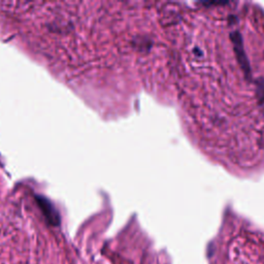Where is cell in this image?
<instances>
[{"label": "cell", "instance_id": "obj_1", "mask_svg": "<svg viewBox=\"0 0 264 264\" xmlns=\"http://www.w3.org/2000/svg\"><path fill=\"white\" fill-rule=\"evenodd\" d=\"M35 200H36L38 207L41 210L45 219L47 220V222L52 226H55V227L59 226L61 223V218H60L59 212L56 209L54 204H53L46 197L39 196V195L35 196Z\"/></svg>", "mask_w": 264, "mask_h": 264}, {"label": "cell", "instance_id": "obj_2", "mask_svg": "<svg viewBox=\"0 0 264 264\" xmlns=\"http://www.w3.org/2000/svg\"><path fill=\"white\" fill-rule=\"evenodd\" d=\"M231 39H232V42L234 45V50H235V53H236L237 60H239V62L241 63L244 70L249 72L250 71L249 61H248L247 56L245 54L244 47H243V39H242L241 34L239 32H233L231 34Z\"/></svg>", "mask_w": 264, "mask_h": 264}]
</instances>
